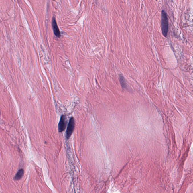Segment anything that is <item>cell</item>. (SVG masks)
<instances>
[{
  "mask_svg": "<svg viewBox=\"0 0 193 193\" xmlns=\"http://www.w3.org/2000/svg\"><path fill=\"white\" fill-rule=\"evenodd\" d=\"M161 29L162 34L166 37L169 30V22L167 13L164 10L161 13Z\"/></svg>",
  "mask_w": 193,
  "mask_h": 193,
  "instance_id": "1",
  "label": "cell"
},
{
  "mask_svg": "<svg viewBox=\"0 0 193 193\" xmlns=\"http://www.w3.org/2000/svg\"><path fill=\"white\" fill-rule=\"evenodd\" d=\"M74 119L72 117L69 121L67 130H66V138L67 139H68L70 137L73 133L74 129Z\"/></svg>",
  "mask_w": 193,
  "mask_h": 193,
  "instance_id": "2",
  "label": "cell"
},
{
  "mask_svg": "<svg viewBox=\"0 0 193 193\" xmlns=\"http://www.w3.org/2000/svg\"><path fill=\"white\" fill-rule=\"evenodd\" d=\"M66 118L64 115H62L61 117L60 120L58 125V131L60 133L62 132L65 130L66 127Z\"/></svg>",
  "mask_w": 193,
  "mask_h": 193,
  "instance_id": "3",
  "label": "cell"
},
{
  "mask_svg": "<svg viewBox=\"0 0 193 193\" xmlns=\"http://www.w3.org/2000/svg\"><path fill=\"white\" fill-rule=\"evenodd\" d=\"M52 27L54 35L57 37L59 38L61 36L60 31L56 22L55 18L54 17L52 19Z\"/></svg>",
  "mask_w": 193,
  "mask_h": 193,
  "instance_id": "4",
  "label": "cell"
},
{
  "mask_svg": "<svg viewBox=\"0 0 193 193\" xmlns=\"http://www.w3.org/2000/svg\"><path fill=\"white\" fill-rule=\"evenodd\" d=\"M23 174H24V170L23 169H20L17 172V174L14 177V179L16 180H20L23 177Z\"/></svg>",
  "mask_w": 193,
  "mask_h": 193,
  "instance_id": "5",
  "label": "cell"
},
{
  "mask_svg": "<svg viewBox=\"0 0 193 193\" xmlns=\"http://www.w3.org/2000/svg\"><path fill=\"white\" fill-rule=\"evenodd\" d=\"M119 80H120V84H121L122 88H126V87H127V85H126L125 78L122 75L120 74L119 75Z\"/></svg>",
  "mask_w": 193,
  "mask_h": 193,
  "instance_id": "6",
  "label": "cell"
}]
</instances>
